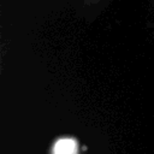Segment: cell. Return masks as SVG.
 Returning a JSON list of instances; mask_svg holds the SVG:
<instances>
[{
  "label": "cell",
  "mask_w": 154,
  "mask_h": 154,
  "mask_svg": "<svg viewBox=\"0 0 154 154\" xmlns=\"http://www.w3.org/2000/svg\"><path fill=\"white\" fill-rule=\"evenodd\" d=\"M54 152L55 154H75L76 143L71 138H61L55 143Z\"/></svg>",
  "instance_id": "obj_1"
},
{
  "label": "cell",
  "mask_w": 154,
  "mask_h": 154,
  "mask_svg": "<svg viewBox=\"0 0 154 154\" xmlns=\"http://www.w3.org/2000/svg\"><path fill=\"white\" fill-rule=\"evenodd\" d=\"M97 1H100V0H84V2L85 4H94V2H97Z\"/></svg>",
  "instance_id": "obj_2"
}]
</instances>
